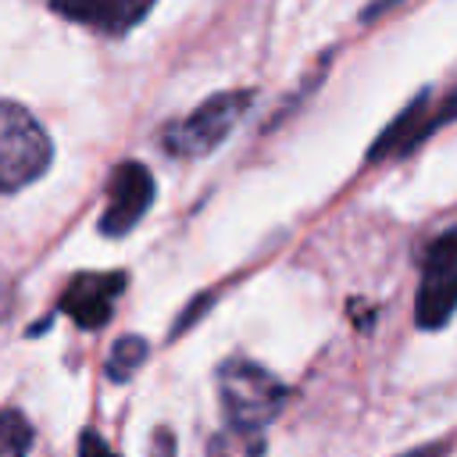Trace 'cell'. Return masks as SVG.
<instances>
[{"label": "cell", "instance_id": "obj_14", "mask_svg": "<svg viewBox=\"0 0 457 457\" xmlns=\"http://www.w3.org/2000/svg\"><path fill=\"white\" fill-rule=\"evenodd\" d=\"M4 311H7V286L0 282V314H4Z\"/></svg>", "mask_w": 457, "mask_h": 457}, {"label": "cell", "instance_id": "obj_2", "mask_svg": "<svg viewBox=\"0 0 457 457\" xmlns=\"http://www.w3.org/2000/svg\"><path fill=\"white\" fill-rule=\"evenodd\" d=\"M253 104V89H225L211 93L200 107H193L186 118L164 125L161 132V150L175 161H200L211 150H218L232 129L243 121V114Z\"/></svg>", "mask_w": 457, "mask_h": 457}, {"label": "cell", "instance_id": "obj_7", "mask_svg": "<svg viewBox=\"0 0 457 457\" xmlns=\"http://www.w3.org/2000/svg\"><path fill=\"white\" fill-rule=\"evenodd\" d=\"M129 286L125 271H79L57 296V311L68 314L79 328H104L114 314V300Z\"/></svg>", "mask_w": 457, "mask_h": 457}, {"label": "cell", "instance_id": "obj_5", "mask_svg": "<svg viewBox=\"0 0 457 457\" xmlns=\"http://www.w3.org/2000/svg\"><path fill=\"white\" fill-rule=\"evenodd\" d=\"M453 314H457V225L428 243L414 296V321L425 332L443 328Z\"/></svg>", "mask_w": 457, "mask_h": 457}, {"label": "cell", "instance_id": "obj_12", "mask_svg": "<svg viewBox=\"0 0 457 457\" xmlns=\"http://www.w3.org/2000/svg\"><path fill=\"white\" fill-rule=\"evenodd\" d=\"M79 457H118V453L107 446V439H104L100 432L86 428V432L79 436Z\"/></svg>", "mask_w": 457, "mask_h": 457}, {"label": "cell", "instance_id": "obj_3", "mask_svg": "<svg viewBox=\"0 0 457 457\" xmlns=\"http://www.w3.org/2000/svg\"><path fill=\"white\" fill-rule=\"evenodd\" d=\"M54 161V143L29 107L0 100V193L32 186Z\"/></svg>", "mask_w": 457, "mask_h": 457}, {"label": "cell", "instance_id": "obj_8", "mask_svg": "<svg viewBox=\"0 0 457 457\" xmlns=\"http://www.w3.org/2000/svg\"><path fill=\"white\" fill-rule=\"evenodd\" d=\"M157 0H50V7L86 29H96L104 36H125L136 29Z\"/></svg>", "mask_w": 457, "mask_h": 457}, {"label": "cell", "instance_id": "obj_4", "mask_svg": "<svg viewBox=\"0 0 457 457\" xmlns=\"http://www.w3.org/2000/svg\"><path fill=\"white\" fill-rule=\"evenodd\" d=\"M457 121V86H450L439 100H432L428 89H421L418 96H411V104L375 136V143L368 146V164L378 161H400L411 150H418L428 136H436L443 125Z\"/></svg>", "mask_w": 457, "mask_h": 457}, {"label": "cell", "instance_id": "obj_11", "mask_svg": "<svg viewBox=\"0 0 457 457\" xmlns=\"http://www.w3.org/2000/svg\"><path fill=\"white\" fill-rule=\"evenodd\" d=\"M32 450V425L21 411H0V457H29Z\"/></svg>", "mask_w": 457, "mask_h": 457}, {"label": "cell", "instance_id": "obj_9", "mask_svg": "<svg viewBox=\"0 0 457 457\" xmlns=\"http://www.w3.org/2000/svg\"><path fill=\"white\" fill-rule=\"evenodd\" d=\"M150 357V343L143 336H121L114 339L111 353H107V364H104V375L111 382H129Z\"/></svg>", "mask_w": 457, "mask_h": 457}, {"label": "cell", "instance_id": "obj_13", "mask_svg": "<svg viewBox=\"0 0 457 457\" xmlns=\"http://www.w3.org/2000/svg\"><path fill=\"white\" fill-rule=\"evenodd\" d=\"M446 453H450V446H446V443H428V446L407 450V453H400V457H446Z\"/></svg>", "mask_w": 457, "mask_h": 457}, {"label": "cell", "instance_id": "obj_1", "mask_svg": "<svg viewBox=\"0 0 457 457\" xmlns=\"http://www.w3.org/2000/svg\"><path fill=\"white\" fill-rule=\"evenodd\" d=\"M218 400L225 411V425L264 432L282 414L289 389L264 364L236 353L218 364Z\"/></svg>", "mask_w": 457, "mask_h": 457}, {"label": "cell", "instance_id": "obj_6", "mask_svg": "<svg viewBox=\"0 0 457 457\" xmlns=\"http://www.w3.org/2000/svg\"><path fill=\"white\" fill-rule=\"evenodd\" d=\"M157 196V186H154V175L143 161H121L114 164V171L107 175V186H104V211H100V232L107 239H121L129 236L143 214L150 211Z\"/></svg>", "mask_w": 457, "mask_h": 457}, {"label": "cell", "instance_id": "obj_10", "mask_svg": "<svg viewBox=\"0 0 457 457\" xmlns=\"http://www.w3.org/2000/svg\"><path fill=\"white\" fill-rule=\"evenodd\" d=\"M207 457H264V432L225 425L207 439Z\"/></svg>", "mask_w": 457, "mask_h": 457}]
</instances>
